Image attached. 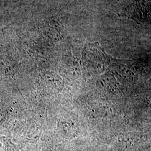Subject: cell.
I'll return each instance as SVG.
<instances>
[{"instance_id":"cell-1","label":"cell","mask_w":151,"mask_h":151,"mask_svg":"<svg viewBox=\"0 0 151 151\" xmlns=\"http://www.w3.org/2000/svg\"><path fill=\"white\" fill-rule=\"evenodd\" d=\"M85 50L83 65L86 70L93 74L100 73L105 70L109 60L100 48H96V46L91 45Z\"/></svg>"}]
</instances>
